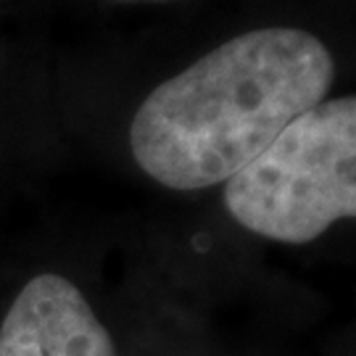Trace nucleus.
<instances>
[{"instance_id": "1", "label": "nucleus", "mask_w": 356, "mask_h": 356, "mask_svg": "<svg viewBox=\"0 0 356 356\" xmlns=\"http://www.w3.org/2000/svg\"><path fill=\"white\" fill-rule=\"evenodd\" d=\"M332 79L335 61L312 32H245L153 90L132 119L129 148L156 182L204 191L259 159Z\"/></svg>"}, {"instance_id": "2", "label": "nucleus", "mask_w": 356, "mask_h": 356, "mask_svg": "<svg viewBox=\"0 0 356 356\" xmlns=\"http://www.w3.org/2000/svg\"><path fill=\"white\" fill-rule=\"evenodd\" d=\"M232 219L301 245L356 219V95L319 101L225 185Z\"/></svg>"}, {"instance_id": "3", "label": "nucleus", "mask_w": 356, "mask_h": 356, "mask_svg": "<svg viewBox=\"0 0 356 356\" xmlns=\"http://www.w3.org/2000/svg\"><path fill=\"white\" fill-rule=\"evenodd\" d=\"M0 356H116L88 298L61 275H38L0 325Z\"/></svg>"}]
</instances>
